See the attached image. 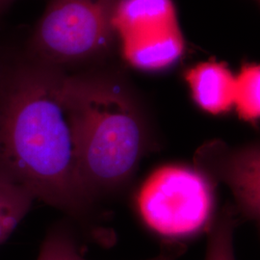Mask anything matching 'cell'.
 Segmentation results:
<instances>
[{
  "instance_id": "3",
  "label": "cell",
  "mask_w": 260,
  "mask_h": 260,
  "mask_svg": "<svg viewBox=\"0 0 260 260\" xmlns=\"http://www.w3.org/2000/svg\"><path fill=\"white\" fill-rule=\"evenodd\" d=\"M121 0H49L28 44V57L69 74L101 67L118 46Z\"/></svg>"
},
{
  "instance_id": "9",
  "label": "cell",
  "mask_w": 260,
  "mask_h": 260,
  "mask_svg": "<svg viewBox=\"0 0 260 260\" xmlns=\"http://www.w3.org/2000/svg\"><path fill=\"white\" fill-rule=\"evenodd\" d=\"M260 68L256 63L242 66L235 75L234 106L244 121L255 123L260 117Z\"/></svg>"
},
{
  "instance_id": "5",
  "label": "cell",
  "mask_w": 260,
  "mask_h": 260,
  "mask_svg": "<svg viewBox=\"0 0 260 260\" xmlns=\"http://www.w3.org/2000/svg\"><path fill=\"white\" fill-rule=\"evenodd\" d=\"M196 167L211 182L229 186L238 209L249 218L259 217V148L256 145L231 149L221 141L206 143L198 149Z\"/></svg>"
},
{
  "instance_id": "10",
  "label": "cell",
  "mask_w": 260,
  "mask_h": 260,
  "mask_svg": "<svg viewBox=\"0 0 260 260\" xmlns=\"http://www.w3.org/2000/svg\"><path fill=\"white\" fill-rule=\"evenodd\" d=\"M235 223L234 208L228 205L210 225L205 260H235L233 249Z\"/></svg>"
},
{
  "instance_id": "8",
  "label": "cell",
  "mask_w": 260,
  "mask_h": 260,
  "mask_svg": "<svg viewBox=\"0 0 260 260\" xmlns=\"http://www.w3.org/2000/svg\"><path fill=\"white\" fill-rule=\"evenodd\" d=\"M34 201L25 189L0 179V245L26 216Z\"/></svg>"
},
{
  "instance_id": "4",
  "label": "cell",
  "mask_w": 260,
  "mask_h": 260,
  "mask_svg": "<svg viewBox=\"0 0 260 260\" xmlns=\"http://www.w3.org/2000/svg\"><path fill=\"white\" fill-rule=\"evenodd\" d=\"M212 186L197 169L181 165L158 168L137 194L140 216L151 231L168 239L194 236L210 223Z\"/></svg>"
},
{
  "instance_id": "11",
  "label": "cell",
  "mask_w": 260,
  "mask_h": 260,
  "mask_svg": "<svg viewBox=\"0 0 260 260\" xmlns=\"http://www.w3.org/2000/svg\"><path fill=\"white\" fill-rule=\"evenodd\" d=\"M14 0H0V12L2 10L5 9L11 2H13Z\"/></svg>"
},
{
  "instance_id": "7",
  "label": "cell",
  "mask_w": 260,
  "mask_h": 260,
  "mask_svg": "<svg viewBox=\"0 0 260 260\" xmlns=\"http://www.w3.org/2000/svg\"><path fill=\"white\" fill-rule=\"evenodd\" d=\"M179 252L168 246L156 257L144 260H175ZM36 260H89L84 256L79 242L69 225L57 224L47 233Z\"/></svg>"
},
{
  "instance_id": "6",
  "label": "cell",
  "mask_w": 260,
  "mask_h": 260,
  "mask_svg": "<svg viewBox=\"0 0 260 260\" xmlns=\"http://www.w3.org/2000/svg\"><path fill=\"white\" fill-rule=\"evenodd\" d=\"M184 79L196 104L214 116L234 106L235 75L225 62L208 60L187 69Z\"/></svg>"
},
{
  "instance_id": "1",
  "label": "cell",
  "mask_w": 260,
  "mask_h": 260,
  "mask_svg": "<svg viewBox=\"0 0 260 260\" xmlns=\"http://www.w3.org/2000/svg\"><path fill=\"white\" fill-rule=\"evenodd\" d=\"M68 75L27 55L0 65V179L78 217L93 201L80 176Z\"/></svg>"
},
{
  "instance_id": "2",
  "label": "cell",
  "mask_w": 260,
  "mask_h": 260,
  "mask_svg": "<svg viewBox=\"0 0 260 260\" xmlns=\"http://www.w3.org/2000/svg\"><path fill=\"white\" fill-rule=\"evenodd\" d=\"M67 92L80 176L93 201L133 176L147 149L148 119L137 93L115 69L101 66L69 74Z\"/></svg>"
}]
</instances>
